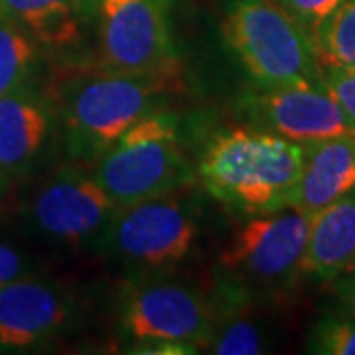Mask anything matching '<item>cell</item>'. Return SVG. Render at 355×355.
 Returning a JSON list of instances; mask_svg holds the SVG:
<instances>
[{
	"label": "cell",
	"mask_w": 355,
	"mask_h": 355,
	"mask_svg": "<svg viewBox=\"0 0 355 355\" xmlns=\"http://www.w3.org/2000/svg\"><path fill=\"white\" fill-rule=\"evenodd\" d=\"M95 180L114 209L172 193L190 182L174 114L153 111L95 162Z\"/></svg>",
	"instance_id": "277c9868"
},
{
	"label": "cell",
	"mask_w": 355,
	"mask_h": 355,
	"mask_svg": "<svg viewBox=\"0 0 355 355\" xmlns=\"http://www.w3.org/2000/svg\"><path fill=\"white\" fill-rule=\"evenodd\" d=\"M198 225L191 209L172 193L114 209L101 233L109 253L142 268L176 265L190 253Z\"/></svg>",
	"instance_id": "8992f818"
},
{
	"label": "cell",
	"mask_w": 355,
	"mask_h": 355,
	"mask_svg": "<svg viewBox=\"0 0 355 355\" xmlns=\"http://www.w3.org/2000/svg\"><path fill=\"white\" fill-rule=\"evenodd\" d=\"M50 130V116L24 89L0 97V186L22 176L36 160Z\"/></svg>",
	"instance_id": "5bb4252c"
},
{
	"label": "cell",
	"mask_w": 355,
	"mask_h": 355,
	"mask_svg": "<svg viewBox=\"0 0 355 355\" xmlns=\"http://www.w3.org/2000/svg\"><path fill=\"white\" fill-rule=\"evenodd\" d=\"M318 62L324 67L355 69V0H343L312 36Z\"/></svg>",
	"instance_id": "2e32d148"
},
{
	"label": "cell",
	"mask_w": 355,
	"mask_h": 355,
	"mask_svg": "<svg viewBox=\"0 0 355 355\" xmlns=\"http://www.w3.org/2000/svg\"><path fill=\"white\" fill-rule=\"evenodd\" d=\"M0 14H2V12H0Z\"/></svg>",
	"instance_id": "d4e9b609"
},
{
	"label": "cell",
	"mask_w": 355,
	"mask_h": 355,
	"mask_svg": "<svg viewBox=\"0 0 355 355\" xmlns=\"http://www.w3.org/2000/svg\"><path fill=\"white\" fill-rule=\"evenodd\" d=\"M170 77L109 71L83 77L64 99L65 142L69 154L95 164L140 119L150 114L168 91Z\"/></svg>",
	"instance_id": "3957f363"
},
{
	"label": "cell",
	"mask_w": 355,
	"mask_h": 355,
	"mask_svg": "<svg viewBox=\"0 0 355 355\" xmlns=\"http://www.w3.org/2000/svg\"><path fill=\"white\" fill-rule=\"evenodd\" d=\"M209 345L219 355H257L263 352V336L253 322L235 318L211 334Z\"/></svg>",
	"instance_id": "d6986e66"
},
{
	"label": "cell",
	"mask_w": 355,
	"mask_h": 355,
	"mask_svg": "<svg viewBox=\"0 0 355 355\" xmlns=\"http://www.w3.org/2000/svg\"><path fill=\"white\" fill-rule=\"evenodd\" d=\"M334 284V298L336 304L342 310L343 316L355 318V272H345L336 277Z\"/></svg>",
	"instance_id": "603a6c76"
},
{
	"label": "cell",
	"mask_w": 355,
	"mask_h": 355,
	"mask_svg": "<svg viewBox=\"0 0 355 355\" xmlns=\"http://www.w3.org/2000/svg\"><path fill=\"white\" fill-rule=\"evenodd\" d=\"M322 81H324V87L330 91L331 97L340 103L345 116L349 119L355 137V69L324 67Z\"/></svg>",
	"instance_id": "44dd1931"
},
{
	"label": "cell",
	"mask_w": 355,
	"mask_h": 355,
	"mask_svg": "<svg viewBox=\"0 0 355 355\" xmlns=\"http://www.w3.org/2000/svg\"><path fill=\"white\" fill-rule=\"evenodd\" d=\"M99 0H0V12L50 48H71L97 20Z\"/></svg>",
	"instance_id": "9a60e30c"
},
{
	"label": "cell",
	"mask_w": 355,
	"mask_h": 355,
	"mask_svg": "<svg viewBox=\"0 0 355 355\" xmlns=\"http://www.w3.org/2000/svg\"><path fill=\"white\" fill-rule=\"evenodd\" d=\"M345 272H355V257H354V261H352V263L347 265V268H345ZM345 272H343V275H345Z\"/></svg>",
	"instance_id": "cb8c5ba5"
},
{
	"label": "cell",
	"mask_w": 355,
	"mask_h": 355,
	"mask_svg": "<svg viewBox=\"0 0 355 355\" xmlns=\"http://www.w3.org/2000/svg\"><path fill=\"white\" fill-rule=\"evenodd\" d=\"M308 347L312 354L355 355V318H324L312 330Z\"/></svg>",
	"instance_id": "ac0fdd59"
},
{
	"label": "cell",
	"mask_w": 355,
	"mask_h": 355,
	"mask_svg": "<svg viewBox=\"0 0 355 355\" xmlns=\"http://www.w3.org/2000/svg\"><path fill=\"white\" fill-rule=\"evenodd\" d=\"M69 316V300L53 284L28 279L0 284V343L6 347L46 342Z\"/></svg>",
	"instance_id": "8fae6325"
},
{
	"label": "cell",
	"mask_w": 355,
	"mask_h": 355,
	"mask_svg": "<svg viewBox=\"0 0 355 355\" xmlns=\"http://www.w3.org/2000/svg\"><path fill=\"white\" fill-rule=\"evenodd\" d=\"M355 257V190L310 217L308 241L298 272L334 280Z\"/></svg>",
	"instance_id": "4fadbf2b"
},
{
	"label": "cell",
	"mask_w": 355,
	"mask_h": 355,
	"mask_svg": "<svg viewBox=\"0 0 355 355\" xmlns=\"http://www.w3.org/2000/svg\"><path fill=\"white\" fill-rule=\"evenodd\" d=\"M114 214V205L95 176L65 170L42 186L32 202L36 227L67 245L101 237Z\"/></svg>",
	"instance_id": "30bf717a"
},
{
	"label": "cell",
	"mask_w": 355,
	"mask_h": 355,
	"mask_svg": "<svg viewBox=\"0 0 355 355\" xmlns=\"http://www.w3.org/2000/svg\"><path fill=\"white\" fill-rule=\"evenodd\" d=\"M355 190V137H331L304 144V166L286 207L306 214L330 205Z\"/></svg>",
	"instance_id": "7c38bea8"
},
{
	"label": "cell",
	"mask_w": 355,
	"mask_h": 355,
	"mask_svg": "<svg viewBox=\"0 0 355 355\" xmlns=\"http://www.w3.org/2000/svg\"><path fill=\"white\" fill-rule=\"evenodd\" d=\"M241 109L257 127L298 144L345 135L354 137L349 119L324 85L259 87L243 97Z\"/></svg>",
	"instance_id": "9c48e42d"
},
{
	"label": "cell",
	"mask_w": 355,
	"mask_h": 355,
	"mask_svg": "<svg viewBox=\"0 0 355 355\" xmlns=\"http://www.w3.org/2000/svg\"><path fill=\"white\" fill-rule=\"evenodd\" d=\"M34 64L36 48L30 34L0 14V97L24 89Z\"/></svg>",
	"instance_id": "e0dca14e"
},
{
	"label": "cell",
	"mask_w": 355,
	"mask_h": 355,
	"mask_svg": "<svg viewBox=\"0 0 355 355\" xmlns=\"http://www.w3.org/2000/svg\"><path fill=\"white\" fill-rule=\"evenodd\" d=\"M304 166V144L268 130L231 128L205 148L200 176L219 202L251 216L286 207Z\"/></svg>",
	"instance_id": "6da1fadb"
},
{
	"label": "cell",
	"mask_w": 355,
	"mask_h": 355,
	"mask_svg": "<svg viewBox=\"0 0 355 355\" xmlns=\"http://www.w3.org/2000/svg\"><path fill=\"white\" fill-rule=\"evenodd\" d=\"M312 38L318 26L330 16L343 0H277Z\"/></svg>",
	"instance_id": "ffe728a7"
},
{
	"label": "cell",
	"mask_w": 355,
	"mask_h": 355,
	"mask_svg": "<svg viewBox=\"0 0 355 355\" xmlns=\"http://www.w3.org/2000/svg\"><path fill=\"white\" fill-rule=\"evenodd\" d=\"M97 34L105 69L176 79L170 0H99Z\"/></svg>",
	"instance_id": "5b68a950"
},
{
	"label": "cell",
	"mask_w": 355,
	"mask_h": 355,
	"mask_svg": "<svg viewBox=\"0 0 355 355\" xmlns=\"http://www.w3.org/2000/svg\"><path fill=\"white\" fill-rule=\"evenodd\" d=\"M310 217L294 207L261 214L233 235L221 253V265L259 282L291 280L304 254Z\"/></svg>",
	"instance_id": "52a82bcc"
},
{
	"label": "cell",
	"mask_w": 355,
	"mask_h": 355,
	"mask_svg": "<svg viewBox=\"0 0 355 355\" xmlns=\"http://www.w3.org/2000/svg\"><path fill=\"white\" fill-rule=\"evenodd\" d=\"M123 328L135 342H174L209 345L211 310L202 294L180 282H148L128 294Z\"/></svg>",
	"instance_id": "ba28073f"
},
{
	"label": "cell",
	"mask_w": 355,
	"mask_h": 355,
	"mask_svg": "<svg viewBox=\"0 0 355 355\" xmlns=\"http://www.w3.org/2000/svg\"><path fill=\"white\" fill-rule=\"evenodd\" d=\"M221 32L261 89L324 85L312 38L277 0H231Z\"/></svg>",
	"instance_id": "7a4b0ae2"
},
{
	"label": "cell",
	"mask_w": 355,
	"mask_h": 355,
	"mask_svg": "<svg viewBox=\"0 0 355 355\" xmlns=\"http://www.w3.org/2000/svg\"><path fill=\"white\" fill-rule=\"evenodd\" d=\"M26 275H28V268H26L24 257L10 245L0 243V284L24 279Z\"/></svg>",
	"instance_id": "7402d4cb"
}]
</instances>
